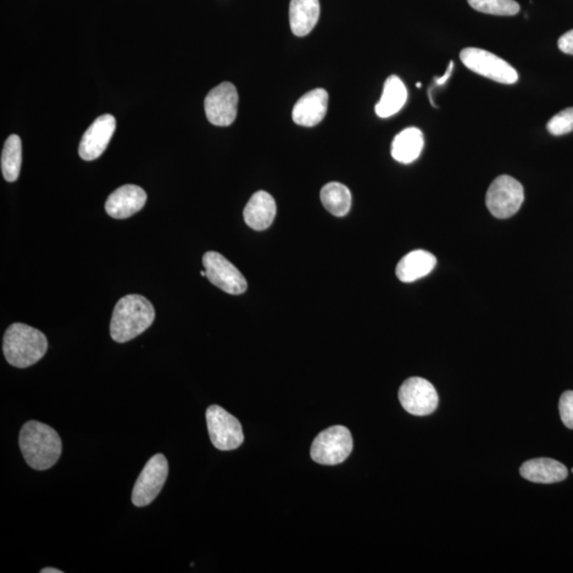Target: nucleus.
I'll use <instances>...</instances> for the list:
<instances>
[{"mask_svg": "<svg viewBox=\"0 0 573 573\" xmlns=\"http://www.w3.org/2000/svg\"><path fill=\"white\" fill-rule=\"evenodd\" d=\"M48 348L47 338L36 328L15 323L4 337V354L11 365L26 369L40 361Z\"/></svg>", "mask_w": 573, "mask_h": 573, "instance_id": "7ed1b4c3", "label": "nucleus"}, {"mask_svg": "<svg viewBox=\"0 0 573 573\" xmlns=\"http://www.w3.org/2000/svg\"><path fill=\"white\" fill-rule=\"evenodd\" d=\"M550 135L561 136L573 131V108L561 111L551 119L547 124Z\"/></svg>", "mask_w": 573, "mask_h": 573, "instance_id": "b1692460", "label": "nucleus"}, {"mask_svg": "<svg viewBox=\"0 0 573 573\" xmlns=\"http://www.w3.org/2000/svg\"><path fill=\"white\" fill-rule=\"evenodd\" d=\"M155 319V310L146 298L130 294L116 304L111 336L115 342L125 343L147 331Z\"/></svg>", "mask_w": 573, "mask_h": 573, "instance_id": "f03ea898", "label": "nucleus"}, {"mask_svg": "<svg viewBox=\"0 0 573 573\" xmlns=\"http://www.w3.org/2000/svg\"><path fill=\"white\" fill-rule=\"evenodd\" d=\"M203 266L209 281L216 287L233 296L247 291L248 282L231 261L217 252H208L203 256Z\"/></svg>", "mask_w": 573, "mask_h": 573, "instance_id": "9d476101", "label": "nucleus"}, {"mask_svg": "<svg viewBox=\"0 0 573 573\" xmlns=\"http://www.w3.org/2000/svg\"><path fill=\"white\" fill-rule=\"evenodd\" d=\"M520 475L531 482L551 484L565 480L569 471L558 461L537 458L525 462L520 467Z\"/></svg>", "mask_w": 573, "mask_h": 573, "instance_id": "dca6fc26", "label": "nucleus"}, {"mask_svg": "<svg viewBox=\"0 0 573 573\" xmlns=\"http://www.w3.org/2000/svg\"><path fill=\"white\" fill-rule=\"evenodd\" d=\"M559 409L564 425L569 430H573V391H566L561 395Z\"/></svg>", "mask_w": 573, "mask_h": 573, "instance_id": "393cba45", "label": "nucleus"}, {"mask_svg": "<svg viewBox=\"0 0 573 573\" xmlns=\"http://www.w3.org/2000/svg\"><path fill=\"white\" fill-rule=\"evenodd\" d=\"M207 421L211 443L222 452L241 446L244 436L241 422L219 405H210Z\"/></svg>", "mask_w": 573, "mask_h": 573, "instance_id": "0eeeda50", "label": "nucleus"}, {"mask_svg": "<svg viewBox=\"0 0 573 573\" xmlns=\"http://www.w3.org/2000/svg\"><path fill=\"white\" fill-rule=\"evenodd\" d=\"M168 471V461L165 455L161 454L153 455L144 465L133 488V504L143 508L152 503L163 489Z\"/></svg>", "mask_w": 573, "mask_h": 573, "instance_id": "6e6552de", "label": "nucleus"}, {"mask_svg": "<svg viewBox=\"0 0 573 573\" xmlns=\"http://www.w3.org/2000/svg\"><path fill=\"white\" fill-rule=\"evenodd\" d=\"M525 200L524 187L510 176H500L487 192V207L494 217L506 219L514 216Z\"/></svg>", "mask_w": 573, "mask_h": 573, "instance_id": "423d86ee", "label": "nucleus"}, {"mask_svg": "<svg viewBox=\"0 0 573 573\" xmlns=\"http://www.w3.org/2000/svg\"><path fill=\"white\" fill-rule=\"evenodd\" d=\"M416 86L421 87L422 86L421 83H417Z\"/></svg>", "mask_w": 573, "mask_h": 573, "instance_id": "c756f323", "label": "nucleus"}, {"mask_svg": "<svg viewBox=\"0 0 573 573\" xmlns=\"http://www.w3.org/2000/svg\"><path fill=\"white\" fill-rule=\"evenodd\" d=\"M399 402L408 413L425 416L435 413L438 405V395L432 383L424 378L413 377L405 381L399 389Z\"/></svg>", "mask_w": 573, "mask_h": 573, "instance_id": "1a4fd4ad", "label": "nucleus"}, {"mask_svg": "<svg viewBox=\"0 0 573 573\" xmlns=\"http://www.w3.org/2000/svg\"><path fill=\"white\" fill-rule=\"evenodd\" d=\"M321 200L324 208L336 217L347 215L352 207V193L341 183L326 184L321 191Z\"/></svg>", "mask_w": 573, "mask_h": 573, "instance_id": "412c9836", "label": "nucleus"}, {"mask_svg": "<svg viewBox=\"0 0 573 573\" xmlns=\"http://www.w3.org/2000/svg\"><path fill=\"white\" fill-rule=\"evenodd\" d=\"M21 166V141L19 135H11L4 143L2 153V171L5 181L19 179Z\"/></svg>", "mask_w": 573, "mask_h": 573, "instance_id": "4be33fe9", "label": "nucleus"}, {"mask_svg": "<svg viewBox=\"0 0 573 573\" xmlns=\"http://www.w3.org/2000/svg\"><path fill=\"white\" fill-rule=\"evenodd\" d=\"M408 92L404 82L397 76L389 77L380 102L376 104L375 112L381 119H388L397 114L407 102Z\"/></svg>", "mask_w": 573, "mask_h": 573, "instance_id": "aec40b11", "label": "nucleus"}, {"mask_svg": "<svg viewBox=\"0 0 573 573\" xmlns=\"http://www.w3.org/2000/svg\"><path fill=\"white\" fill-rule=\"evenodd\" d=\"M201 275H202V276H207V272H205V270H204V271H202V272H201Z\"/></svg>", "mask_w": 573, "mask_h": 573, "instance_id": "c85d7f7f", "label": "nucleus"}, {"mask_svg": "<svg viewBox=\"0 0 573 573\" xmlns=\"http://www.w3.org/2000/svg\"><path fill=\"white\" fill-rule=\"evenodd\" d=\"M353 446V438L348 428L333 426L315 438L310 450L311 459L323 465L340 464L352 454Z\"/></svg>", "mask_w": 573, "mask_h": 573, "instance_id": "39448f33", "label": "nucleus"}, {"mask_svg": "<svg viewBox=\"0 0 573 573\" xmlns=\"http://www.w3.org/2000/svg\"><path fill=\"white\" fill-rule=\"evenodd\" d=\"M424 144L422 132L417 127H407L395 136L391 149L392 157L398 163H413L420 158Z\"/></svg>", "mask_w": 573, "mask_h": 573, "instance_id": "6ab92c4d", "label": "nucleus"}, {"mask_svg": "<svg viewBox=\"0 0 573 573\" xmlns=\"http://www.w3.org/2000/svg\"><path fill=\"white\" fill-rule=\"evenodd\" d=\"M328 109V93L324 88H315L299 99L292 111V119L297 125L310 127L324 119Z\"/></svg>", "mask_w": 573, "mask_h": 573, "instance_id": "4468645a", "label": "nucleus"}, {"mask_svg": "<svg viewBox=\"0 0 573 573\" xmlns=\"http://www.w3.org/2000/svg\"><path fill=\"white\" fill-rule=\"evenodd\" d=\"M147 202V193L142 187L124 185L110 194L105 210L115 219H127L142 210Z\"/></svg>", "mask_w": 573, "mask_h": 573, "instance_id": "ddd939ff", "label": "nucleus"}, {"mask_svg": "<svg viewBox=\"0 0 573 573\" xmlns=\"http://www.w3.org/2000/svg\"><path fill=\"white\" fill-rule=\"evenodd\" d=\"M20 447L27 464L36 471H46L57 463L62 454V441L53 428L30 421L21 428Z\"/></svg>", "mask_w": 573, "mask_h": 573, "instance_id": "f257e3e1", "label": "nucleus"}, {"mask_svg": "<svg viewBox=\"0 0 573 573\" xmlns=\"http://www.w3.org/2000/svg\"><path fill=\"white\" fill-rule=\"evenodd\" d=\"M558 45L561 52L573 55V29L559 38Z\"/></svg>", "mask_w": 573, "mask_h": 573, "instance_id": "a878e982", "label": "nucleus"}, {"mask_svg": "<svg viewBox=\"0 0 573 573\" xmlns=\"http://www.w3.org/2000/svg\"><path fill=\"white\" fill-rule=\"evenodd\" d=\"M460 59L467 69L489 80L508 86L519 81V72L513 66L487 50L476 47L465 48L462 50Z\"/></svg>", "mask_w": 573, "mask_h": 573, "instance_id": "20e7f679", "label": "nucleus"}, {"mask_svg": "<svg viewBox=\"0 0 573 573\" xmlns=\"http://www.w3.org/2000/svg\"><path fill=\"white\" fill-rule=\"evenodd\" d=\"M453 70H454V62L452 61V62L449 63L448 70H446V72H445V75L441 78H435L436 85L438 86H444L445 83L448 81L450 76H452Z\"/></svg>", "mask_w": 573, "mask_h": 573, "instance_id": "bb28decb", "label": "nucleus"}, {"mask_svg": "<svg viewBox=\"0 0 573 573\" xmlns=\"http://www.w3.org/2000/svg\"><path fill=\"white\" fill-rule=\"evenodd\" d=\"M572 472H573V469H572Z\"/></svg>", "mask_w": 573, "mask_h": 573, "instance_id": "7c9ffc66", "label": "nucleus"}, {"mask_svg": "<svg viewBox=\"0 0 573 573\" xmlns=\"http://www.w3.org/2000/svg\"><path fill=\"white\" fill-rule=\"evenodd\" d=\"M205 114L211 125L231 126L238 110V93L230 82L221 83L211 90L204 102Z\"/></svg>", "mask_w": 573, "mask_h": 573, "instance_id": "9b49d317", "label": "nucleus"}, {"mask_svg": "<svg viewBox=\"0 0 573 573\" xmlns=\"http://www.w3.org/2000/svg\"><path fill=\"white\" fill-rule=\"evenodd\" d=\"M41 573H63V571L55 569H44Z\"/></svg>", "mask_w": 573, "mask_h": 573, "instance_id": "cd10ccee", "label": "nucleus"}, {"mask_svg": "<svg viewBox=\"0 0 573 573\" xmlns=\"http://www.w3.org/2000/svg\"><path fill=\"white\" fill-rule=\"evenodd\" d=\"M437 265L436 256L424 250H416L400 259L397 276L403 282H413L431 274Z\"/></svg>", "mask_w": 573, "mask_h": 573, "instance_id": "a211bd4d", "label": "nucleus"}, {"mask_svg": "<svg viewBox=\"0 0 573 573\" xmlns=\"http://www.w3.org/2000/svg\"><path fill=\"white\" fill-rule=\"evenodd\" d=\"M467 2L478 12L486 14L513 16L520 11V4L515 0H467Z\"/></svg>", "mask_w": 573, "mask_h": 573, "instance_id": "5701e85b", "label": "nucleus"}, {"mask_svg": "<svg viewBox=\"0 0 573 573\" xmlns=\"http://www.w3.org/2000/svg\"><path fill=\"white\" fill-rule=\"evenodd\" d=\"M320 12V0H291L289 20L293 35L308 36L318 24Z\"/></svg>", "mask_w": 573, "mask_h": 573, "instance_id": "f3484780", "label": "nucleus"}, {"mask_svg": "<svg viewBox=\"0 0 573 573\" xmlns=\"http://www.w3.org/2000/svg\"><path fill=\"white\" fill-rule=\"evenodd\" d=\"M276 203L270 193L255 192L243 210L244 221L255 231L268 229L275 219Z\"/></svg>", "mask_w": 573, "mask_h": 573, "instance_id": "2eb2a0df", "label": "nucleus"}, {"mask_svg": "<svg viewBox=\"0 0 573 573\" xmlns=\"http://www.w3.org/2000/svg\"><path fill=\"white\" fill-rule=\"evenodd\" d=\"M116 130V119L113 115L104 114L98 117L83 135L79 146L82 160H94L102 157L109 146Z\"/></svg>", "mask_w": 573, "mask_h": 573, "instance_id": "f8f14e48", "label": "nucleus"}]
</instances>
